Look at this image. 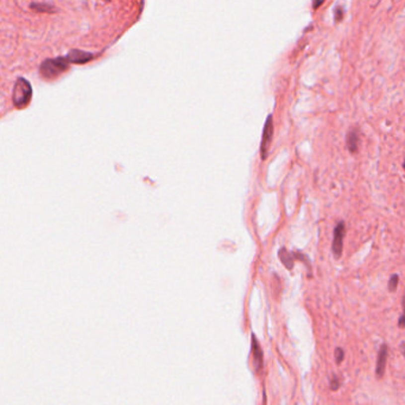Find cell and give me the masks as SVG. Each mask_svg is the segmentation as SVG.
<instances>
[{"instance_id": "8", "label": "cell", "mask_w": 405, "mask_h": 405, "mask_svg": "<svg viewBox=\"0 0 405 405\" xmlns=\"http://www.w3.org/2000/svg\"><path fill=\"white\" fill-rule=\"evenodd\" d=\"M252 352H253L255 368L259 371L263 367V351H261L259 343H258L254 335H252Z\"/></svg>"}, {"instance_id": "7", "label": "cell", "mask_w": 405, "mask_h": 405, "mask_svg": "<svg viewBox=\"0 0 405 405\" xmlns=\"http://www.w3.org/2000/svg\"><path fill=\"white\" fill-rule=\"evenodd\" d=\"M68 59L71 60L72 63H78V65H82V63H86L88 61L93 60L94 55L89 53H84V51L81 50H72L68 55Z\"/></svg>"}, {"instance_id": "16", "label": "cell", "mask_w": 405, "mask_h": 405, "mask_svg": "<svg viewBox=\"0 0 405 405\" xmlns=\"http://www.w3.org/2000/svg\"><path fill=\"white\" fill-rule=\"evenodd\" d=\"M325 0H313V8L314 10H318L319 7H321L324 5V2Z\"/></svg>"}, {"instance_id": "10", "label": "cell", "mask_w": 405, "mask_h": 405, "mask_svg": "<svg viewBox=\"0 0 405 405\" xmlns=\"http://www.w3.org/2000/svg\"><path fill=\"white\" fill-rule=\"evenodd\" d=\"M31 8L36 12H55L53 6L47 4H31Z\"/></svg>"}, {"instance_id": "6", "label": "cell", "mask_w": 405, "mask_h": 405, "mask_svg": "<svg viewBox=\"0 0 405 405\" xmlns=\"http://www.w3.org/2000/svg\"><path fill=\"white\" fill-rule=\"evenodd\" d=\"M346 144L351 154H357L359 151V144H360V135L357 129L349 130L346 137Z\"/></svg>"}, {"instance_id": "14", "label": "cell", "mask_w": 405, "mask_h": 405, "mask_svg": "<svg viewBox=\"0 0 405 405\" xmlns=\"http://www.w3.org/2000/svg\"><path fill=\"white\" fill-rule=\"evenodd\" d=\"M329 384H330V390H331V391H336V390L340 388V384H341V383H340V378H339V377H337V376H334L333 378L330 379V383H329Z\"/></svg>"}, {"instance_id": "13", "label": "cell", "mask_w": 405, "mask_h": 405, "mask_svg": "<svg viewBox=\"0 0 405 405\" xmlns=\"http://www.w3.org/2000/svg\"><path fill=\"white\" fill-rule=\"evenodd\" d=\"M343 16H345V12H343V8L341 6H337L334 11V19L335 22H341L343 19Z\"/></svg>"}, {"instance_id": "3", "label": "cell", "mask_w": 405, "mask_h": 405, "mask_svg": "<svg viewBox=\"0 0 405 405\" xmlns=\"http://www.w3.org/2000/svg\"><path fill=\"white\" fill-rule=\"evenodd\" d=\"M272 137H273V118L272 115H269L267 117L266 121H265V126L263 131V139H261V144H260V155H261V160L265 161L266 160L267 155H269V150L271 146V142H272Z\"/></svg>"}, {"instance_id": "18", "label": "cell", "mask_w": 405, "mask_h": 405, "mask_svg": "<svg viewBox=\"0 0 405 405\" xmlns=\"http://www.w3.org/2000/svg\"><path fill=\"white\" fill-rule=\"evenodd\" d=\"M403 167H404V170H405V160H404V162H403Z\"/></svg>"}, {"instance_id": "4", "label": "cell", "mask_w": 405, "mask_h": 405, "mask_svg": "<svg viewBox=\"0 0 405 405\" xmlns=\"http://www.w3.org/2000/svg\"><path fill=\"white\" fill-rule=\"evenodd\" d=\"M346 234V225L343 221H339L336 226L334 228V237H333V245H331V249H333L334 257L339 259L342 254L343 249V239H345Z\"/></svg>"}, {"instance_id": "2", "label": "cell", "mask_w": 405, "mask_h": 405, "mask_svg": "<svg viewBox=\"0 0 405 405\" xmlns=\"http://www.w3.org/2000/svg\"><path fill=\"white\" fill-rule=\"evenodd\" d=\"M12 99H13V103L17 108L22 109L25 108L31 101L32 96V88L31 84L27 82L25 79L19 78L14 84L13 94H12Z\"/></svg>"}, {"instance_id": "17", "label": "cell", "mask_w": 405, "mask_h": 405, "mask_svg": "<svg viewBox=\"0 0 405 405\" xmlns=\"http://www.w3.org/2000/svg\"><path fill=\"white\" fill-rule=\"evenodd\" d=\"M401 351H402V353H403V355H404V358H405V342H402V343H401Z\"/></svg>"}, {"instance_id": "1", "label": "cell", "mask_w": 405, "mask_h": 405, "mask_svg": "<svg viewBox=\"0 0 405 405\" xmlns=\"http://www.w3.org/2000/svg\"><path fill=\"white\" fill-rule=\"evenodd\" d=\"M71 63L72 62L68 59V56L49 59L42 63L39 72H41V75L43 76V79H45V80H53V79L59 78L61 74H63L68 69Z\"/></svg>"}, {"instance_id": "5", "label": "cell", "mask_w": 405, "mask_h": 405, "mask_svg": "<svg viewBox=\"0 0 405 405\" xmlns=\"http://www.w3.org/2000/svg\"><path fill=\"white\" fill-rule=\"evenodd\" d=\"M388 345L386 343H383L382 347L379 348L378 352V358H377V366H376V374L377 377L380 379L385 373V368H386V361H388Z\"/></svg>"}, {"instance_id": "11", "label": "cell", "mask_w": 405, "mask_h": 405, "mask_svg": "<svg viewBox=\"0 0 405 405\" xmlns=\"http://www.w3.org/2000/svg\"><path fill=\"white\" fill-rule=\"evenodd\" d=\"M398 282H400V277H398V275H392L391 277H390V281L388 283L389 291L394 292V291L397 290Z\"/></svg>"}, {"instance_id": "12", "label": "cell", "mask_w": 405, "mask_h": 405, "mask_svg": "<svg viewBox=\"0 0 405 405\" xmlns=\"http://www.w3.org/2000/svg\"><path fill=\"white\" fill-rule=\"evenodd\" d=\"M334 355H335V362H336L337 365H340L341 362L343 361V359H345V351H343L341 347H336L334 351Z\"/></svg>"}, {"instance_id": "9", "label": "cell", "mask_w": 405, "mask_h": 405, "mask_svg": "<svg viewBox=\"0 0 405 405\" xmlns=\"http://www.w3.org/2000/svg\"><path fill=\"white\" fill-rule=\"evenodd\" d=\"M295 257H296V254L288 252L286 248H282L281 251H279V259L282 260V263L284 264V266L288 270H292V267H294Z\"/></svg>"}, {"instance_id": "15", "label": "cell", "mask_w": 405, "mask_h": 405, "mask_svg": "<svg viewBox=\"0 0 405 405\" xmlns=\"http://www.w3.org/2000/svg\"><path fill=\"white\" fill-rule=\"evenodd\" d=\"M402 307H403V314H402L400 321H398V327L405 328V295L403 296V301H402Z\"/></svg>"}]
</instances>
